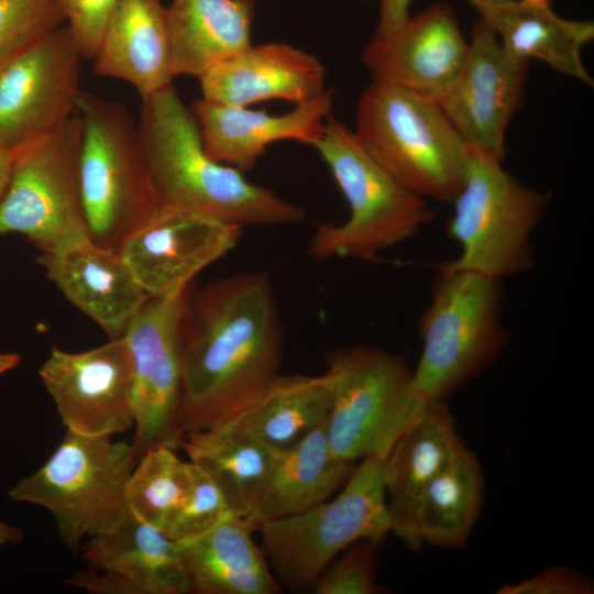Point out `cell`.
Wrapping results in <instances>:
<instances>
[{"label": "cell", "instance_id": "7402d4cb", "mask_svg": "<svg viewBox=\"0 0 594 594\" xmlns=\"http://www.w3.org/2000/svg\"><path fill=\"white\" fill-rule=\"evenodd\" d=\"M47 277L110 340L122 338L150 297L121 254L90 239L57 253H41Z\"/></svg>", "mask_w": 594, "mask_h": 594}, {"label": "cell", "instance_id": "1f68e13d", "mask_svg": "<svg viewBox=\"0 0 594 594\" xmlns=\"http://www.w3.org/2000/svg\"><path fill=\"white\" fill-rule=\"evenodd\" d=\"M59 0H0V57L64 26Z\"/></svg>", "mask_w": 594, "mask_h": 594}, {"label": "cell", "instance_id": "ac0fdd59", "mask_svg": "<svg viewBox=\"0 0 594 594\" xmlns=\"http://www.w3.org/2000/svg\"><path fill=\"white\" fill-rule=\"evenodd\" d=\"M86 568L66 580L92 594H188L178 542L131 513L80 546Z\"/></svg>", "mask_w": 594, "mask_h": 594}, {"label": "cell", "instance_id": "ffe728a7", "mask_svg": "<svg viewBox=\"0 0 594 594\" xmlns=\"http://www.w3.org/2000/svg\"><path fill=\"white\" fill-rule=\"evenodd\" d=\"M333 95V90L327 88L311 101L280 116L205 98L196 100L190 110L207 155L244 174L275 142L295 141L312 146L331 116Z\"/></svg>", "mask_w": 594, "mask_h": 594}, {"label": "cell", "instance_id": "ab89813d", "mask_svg": "<svg viewBox=\"0 0 594 594\" xmlns=\"http://www.w3.org/2000/svg\"><path fill=\"white\" fill-rule=\"evenodd\" d=\"M21 362L16 353H0V375L13 370Z\"/></svg>", "mask_w": 594, "mask_h": 594}, {"label": "cell", "instance_id": "d6986e66", "mask_svg": "<svg viewBox=\"0 0 594 594\" xmlns=\"http://www.w3.org/2000/svg\"><path fill=\"white\" fill-rule=\"evenodd\" d=\"M461 440L447 402L428 400L384 458L392 532L419 552V512L426 491Z\"/></svg>", "mask_w": 594, "mask_h": 594}, {"label": "cell", "instance_id": "603a6c76", "mask_svg": "<svg viewBox=\"0 0 594 594\" xmlns=\"http://www.w3.org/2000/svg\"><path fill=\"white\" fill-rule=\"evenodd\" d=\"M513 56L538 59L562 75L593 86L582 51L594 38L592 21L570 20L549 6L526 0H466Z\"/></svg>", "mask_w": 594, "mask_h": 594}, {"label": "cell", "instance_id": "60d3db41", "mask_svg": "<svg viewBox=\"0 0 594 594\" xmlns=\"http://www.w3.org/2000/svg\"><path fill=\"white\" fill-rule=\"evenodd\" d=\"M526 1L537 3V4H541V6H549L550 4V0H526Z\"/></svg>", "mask_w": 594, "mask_h": 594}, {"label": "cell", "instance_id": "e575fe53", "mask_svg": "<svg viewBox=\"0 0 594 594\" xmlns=\"http://www.w3.org/2000/svg\"><path fill=\"white\" fill-rule=\"evenodd\" d=\"M82 59L94 61L119 0H59Z\"/></svg>", "mask_w": 594, "mask_h": 594}, {"label": "cell", "instance_id": "277c9868", "mask_svg": "<svg viewBox=\"0 0 594 594\" xmlns=\"http://www.w3.org/2000/svg\"><path fill=\"white\" fill-rule=\"evenodd\" d=\"M436 271L418 321L422 349L413 381L425 399L447 402L496 363L508 331L503 280L439 264Z\"/></svg>", "mask_w": 594, "mask_h": 594}, {"label": "cell", "instance_id": "d590c367", "mask_svg": "<svg viewBox=\"0 0 594 594\" xmlns=\"http://www.w3.org/2000/svg\"><path fill=\"white\" fill-rule=\"evenodd\" d=\"M497 594H592L593 581L572 568L556 565L498 587Z\"/></svg>", "mask_w": 594, "mask_h": 594}, {"label": "cell", "instance_id": "8992f818", "mask_svg": "<svg viewBox=\"0 0 594 594\" xmlns=\"http://www.w3.org/2000/svg\"><path fill=\"white\" fill-rule=\"evenodd\" d=\"M136 461L132 443L66 430L50 458L8 495L48 510L63 543L76 552L129 515L127 484Z\"/></svg>", "mask_w": 594, "mask_h": 594}, {"label": "cell", "instance_id": "7a4b0ae2", "mask_svg": "<svg viewBox=\"0 0 594 594\" xmlns=\"http://www.w3.org/2000/svg\"><path fill=\"white\" fill-rule=\"evenodd\" d=\"M138 130L160 206L240 227L304 220L301 208L207 155L197 120L173 85L142 100Z\"/></svg>", "mask_w": 594, "mask_h": 594}, {"label": "cell", "instance_id": "9a60e30c", "mask_svg": "<svg viewBox=\"0 0 594 594\" xmlns=\"http://www.w3.org/2000/svg\"><path fill=\"white\" fill-rule=\"evenodd\" d=\"M38 374L66 430L112 437L133 428L132 365L123 337L80 352L53 348Z\"/></svg>", "mask_w": 594, "mask_h": 594}, {"label": "cell", "instance_id": "2e32d148", "mask_svg": "<svg viewBox=\"0 0 594 594\" xmlns=\"http://www.w3.org/2000/svg\"><path fill=\"white\" fill-rule=\"evenodd\" d=\"M241 233L238 224L161 206L118 252L145 292L157 296L191 284L237 246Z\"/></svg>", "mask_w": 594, "mask_h": 594}, {"label": "cell", "instance_id": "f546056e", "mask_svg": "<svg viewBox=\"0 0 594 594\" xmlns=\"http://www.w3.org/2000/svg\"><path fill=\"white\" fill-rule=\"evenodd\" d=\"M484 494L482 465L461 439L425 493L418 520L422 543L443 549L465 547Z\"/></svg>", "mask_w": 594, "mask_h": 594}, {"label": "cell", "instance_id": "6da1fadb", "mask_svg": "<svg viewBox=\"0 0 594 594\" xmlns=\"http://www.w3.org/2000/svg\"><path fill=\"white\" fill-rule=\"evenodd\" d=\"M283 341L266 273L240 272L191 288L179 337L183 437L228 421L279 374Z\"/></svg>", "mask_w": 594, "mask_h": 594}, {"label": "cell", "instance_id": "f1b7e54d", "mask_svg": "<svg viewBox=\"0 0 594 594\" xmlns=\"http://www.w3.org/2000/svg\"><path fill=\"white\" fill-rule=\"evenodd\" d=\"M179 448L216 484L230 512L252 514L274 449L232 421L185 433Z\"/></svg>", "mask_w": 594, "mask_h": 594}, {"label": "cell", "instance_id": "e0dca14e", "mask_svg": "<svg viewBox=\"0 0 594 594\" xmlns=\"http://www.w3.org/2000/svg\"><path fill=\"white\" fill-rule=\"evenodd\" d=\"M469 51L454 9L436 3L382 36H373L362 62L373 80L439 101L455 82Z\"/></svg>", "mask_w": 594, "mask_h": 594}, {"label": "cell", "instance_id": "8d00e7d4", "mask_svg": "<svg viewBox=\"0 0 594 594\" xmlns=\"http://www.w3.org/2000/svg\"><path fill=\"white\" fill-rule=\"evenodd\" d=\"M413 0H377L378 19L373 36L391 33L402 25L410 15L409 6Z\"/></svg>", "mask_w": 594, "mask_h": 594}, {"label": "cell", "instance_id": "3957f363", "mask_svg": "<svg viewBox=\"0 0 594 594\" xmlns=\"http://www.w3.org/2000/svg\"><path fill=\"white\" fill-rule=\"evenodd\" d=\"M312 147L329 167L350 215L342 223L316 228L307 250L311 258L377 262L381 252L414 238L435 218L428 201L391 175L333 116Z\"/></svg>", "mask_w": 594, "mask_h": 594}, {"label": "cell", "instance_id": "44dd1931", "mask_svg": "<svg viewBox=\"0 0 594 594\" xmlns=\"http://www.w3.org/2000/svg\"><path fill=\"white\" fill-rule=\"evenodd\" d=\"M202 98L241 107L268 100L296 106L326 88V69L314 55L285 43L249 45L200 77Z\"/></svg>", "mask_w": 594, "mask_h": 594}, {"label": "cell", "instance_id": "5b68a950", "mask_svg": "<svg viewBox=\"0 0 594 594\" xmlns=\"http://www.w3.org/2000/svg\"><path fill=\"white\" fill-rule=\"evenodd\" d=\"M356 138L400 184L451 204L466 172L468 146L435 100L372 80L356 102Z\"/></svg>", "mask_w": 594, "mask_h": 594}, {"label": "cell", "instance_id": "d6a6232c", "mask_svg": "<svg viewBox=\"0 0 594 594\" xmlns=\"http://www.w3.org/2000/svg\"><path fill=\"white\" fill-rule=\"evenodd\" d=\"M377 543L360 540L333 559L311 585L315 594H380L376 583Z\"/></svg>", "mask_w": 594, "mask_h": 594}, {"label": "cell", "instance_id": "8fae6325", "mask_svg": "<svg viewBox=\"0 0 594 594\" xmlns=\"http://www.w3.org/2000/svg\"><path fill=\"white\" fill-rule=\"evenodd\" d=\"M77 112L53 133L13 155L0 199V235L20 233L41 253H57L89 238L81 196Z\"/></svg>", "mask_w": 594, "mask_h": 594}, {"label": "cell", "instance_id": "52a82bcc", "mask_svg": "<svg viewBox=\"0 0 594 594\" xmlns=\"http://www.w3.org/2000/svg\"><path fill=\"white\" fill-rule=\"evenodd\" d=\"M502 163L468 147L464 182L447 223L448 237L461 250L458 257L439 265L499 280L534 267L532 234L549 198L517 180Z\"/></svg>", "mask_w": 594, "mask_h": 594}, {"label": "cell", "instance_id": "30bf717a", "mask_svg": "<svg viewBox=\"0 0 594 594\" xmlns=\"http://www.w3.org/2000/svg\"><path fill=\"white\" fill-rule=\"evenodd\" d=\"M334 384L326 432L332 452L354 462L383 459L424 408L413 369L396 354L360 344L332 351L327 360Z\"/></svg>", "mask_w": 594, "mask_h": 594}, {"label": "cell", "instance_id": "5bb4252c", "mask_svg": "<svg viewBox=\"0 0 594 594\" xmlns=\"http://www.w3.org/2000/svg\"><path fill=\"white\" fill-rule=\"evenodd\" d=\"M528 65L477 19L463 67L437 101L469 148L504 160L506 130L522 101Z\"/></svg>", "mask_w": 594, "mask_h": 594}, {"label": "cell", "instance_id": "7c38bea8", "mask_svg": "<svg viewBox=\"0 0 594 594\" xmlns=\"http://www.w3.org/2000/svg\"><path fill=\"white\" fill-rule=\"evenodd\" d=\"M191 284L150 296L131 320L123 338L133 377L134 436L139 459L155 446L177 449L182 393L180 326Z\"/></svg>", "mask_w": 594, "mask_h": 594}, {"label": "cell", "instance_id": "ba28073f", "mask_svg": "<svg viewBox=\"0 0 594 594\" xmlns=\"http://www.w3.org/2000/svg\"><path fill=\"white\" fill-rule=\"evenodd\" d=\"M79 173L89 238L118 251L158 209L135 122L128 108L80 90Z\"/></svg>", "mask_w": 594, "mask_h": 594}, {"label": "cell", "instance_id": "cb8c5ba5", "mask_svg": "<svg viewBox=\"0 0 594 594\" xmlns=\"http://www.w3.org/2000/svg\"><path fill=\"white\" fill-rule=\"evenodd\" d=\"M94 62L98 76L129 82L142 100L173 85L166 7L161 0H119Z\"/></svg>", "mask_w": 594, "mask_h": 594}, {"label": "cell", "instance_id": "4316f807", "mask_svg": "<svg viewBox=\"0 0 594 594\" xmlns=\"http://www.w3.org/2000/svg\"><path fill=\"white\" fill-rule=\"evenodd\" d=\"M254 0H172L166 7L175 77H200L251 45Z\"/></svg>", "mask_w": 594, "mask_h": 594}, {"label": "cell", "instance_id": "f35d334b", "mask_svg": "<svg viewBox=\"0 0 594 594\" xmlns=\"http://www.w3.org/2000/svg\"><path fill=\"white\" fill-rule=\"evenodd\" d=\"M13 164V155L0 147V199L3 196L10 180Z\"/></svg>", "mask_w": 594, "mask_h": 594}, {"label": "cell", "instance_id": "74e56055", "mask_svg": "<svg viewBox=\"0 0 594 594\" xmlns=\"http://www.w3.org/2000/svg\"><path fill=\"white\" fill-rule=\"evenodd\" d=\"M24 537L25 534L21 527L0 520V549L7 544H18Z\"/></svg>", "mask_w": 594, "mask_h": 594}, {"label": "cell", "instance_id": "4dcf8cb0", "mask_svg": "<svg viewBox=\"0 0 594 594\" xmlns=\"http://www.w3.org/2000/svg\"><path fill=\"white\" fill-rule=\"evenodd\" d=\"M190 485V464L175 449L155 446L136 461L127 484L130 513L146 525L167 529L183 505Z\"/></svg>", "mask_w": 594, "mask_h": 594}, {"label": "cell", "instance_id": "83f0119b", "mask_svg": "<svg viewBox=\"0 0 594 594\" xmlns=\"http://www.w3.org/2000/svg\"><path fill=\"white\" fill-rule=\"evenodd\" d=\"M334 377L277 374L231 419L265 446L286 448L321 425L329 413Z\"/></svg>", "mask_w": 594, "mask_h": 594}, {"label": "cell", "instance_id": "d4e9b609", "mask_svg": "<svg viewBox=\"0 0 594 594\" xmlns=\"http://www.w3.org/2000/svg\"><path fill=\"white\" fill-rule=\"evenodd\" d=\"M256 526L228 512L208 531L177 541L190 593L277 594L280 586L253 540Z\"/></svg>", "mask_w": 594, "mask_h": 594}, {"label": "cell", "instance_id": "836d02e7", "mask_svg": "<svg viewBox=\"0 0 594 594\" xmlns=\"http://www.w3.org/2000/svg\"><path fill=\"white\" fill-rule=\"evenodd\" d=\"M190 464V485L186 498L165 530L176 541L195 538L215 527L229 508L211 479Z\"/></svg>", "mask_w": 594, "mask_h": 594}, {"label": "cell", "instance_id": "484cf974", "mask_svg": "<svg viewBox=\"0 0 594 594\" xmlns=\"http://www.w3.org/2000/svg\"><path fill=\"white\" fill-rule=\"evenodd\" d=\"M354 470L353 462L331 450L326 420L297 442L275 450L252 514L258 524L301 513L339 490Z\"/></svg>", "mask_w": 594, "mask_h": 594}, {"label": "cell", "instance_id": "4fadbf2b", "mask_svg": "<svg viewBox=\"0 0 594 594\" xmlns=\"http://www.w3.org/2000/svg\"><path fill=\"white\" fill-rule=\"evenodd\" d=\"M81 61L65 25L0 57V147L14 155L77 112Z\"/></svg>", "mask_w": 594, "mask_h": 594}, {"label": "cell", "instance_id": "9c48e42d", "mask_svg": "<svg viewBox=\"0 0 594 594\" xmlns=\"http://www.w3.org/2000/svg\"><path fill=\"white\" fill-rule=\"evenodd\" d=\"M383 468L382 457L369 454L333 499L256 526L261 549L278 583L290 588L311 586L351 544L378 543L392 532Z\"/></svg>", "mask_w": 594, "mask_h": 594}]
</instances>
